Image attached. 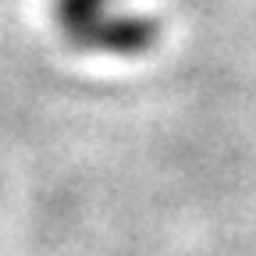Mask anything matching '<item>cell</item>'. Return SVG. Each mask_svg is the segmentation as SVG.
<instances>
[{
	"instance_id": "obj_1",
	"label": "cell",
	"mask_w": 256,
	"mask_h": 256,
	"mask_svg": "<svg viewBox=\"0 0 256 256\" xmlns=\"http://www.w3.org/2000/svg\"><path fill=\"white\" fill-rule=\"evenodd\" d=\"M54 22L72 46L89 54L132 57L160 40L156 18L121 14L118 0H54Z\"/></svg>"
}]
</instances>
